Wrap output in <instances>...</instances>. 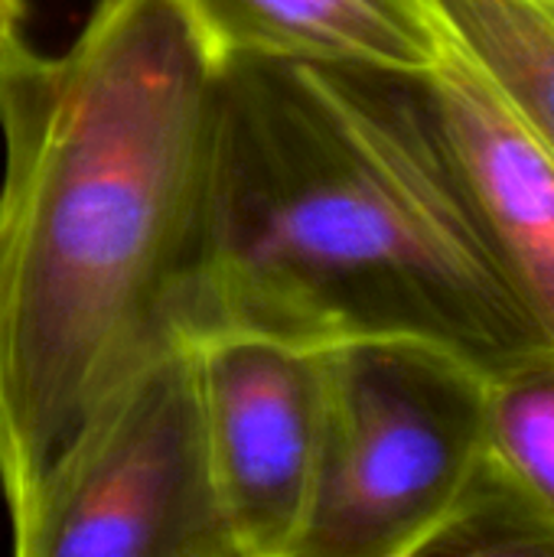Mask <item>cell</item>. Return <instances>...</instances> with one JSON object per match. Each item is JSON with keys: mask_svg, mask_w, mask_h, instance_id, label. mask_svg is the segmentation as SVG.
Masks as SVG:
<instances>
[{"mask_svg": "<svg viewBox=\"0 0 554 557\" xmlns=\"http://www.w3.org/2000/svg\"><path fill=\"white\" fill-rule=\"evenodd\" d=\"M451 39L554 150V0H431Z\"/></svg>", "mask_w": 554, "mask_h": 557, "instance_id": "ba28073f", "label": "cell"}, {"mask_svg": "<svg viewBox=\"0 0 554 557\" xmlns=\"http://www.w3.org/2000/svg\"><path fill=\"white\" fill-rule=\"evenodd\" d=\"M26 49V0H0V72Z\"/></svg>", "mask_w": 554, "mask_h": 557, "instance_id": "8fae6325", "label": "cell"}, {"mask_svg": "<svg viewBox=\"0 0 554 557\" xmlns=\"http://www.w3.org/2000/svg\"><path fill=\"white\" fill-rule=\"evenodd\" d=\"M421 557H554V516L487 447Z\"/></svg>", "mask_w": 554, "mask_h": 557, "instance_id": "9c48e42d", "label": "cell"}, {"mask_svg": "<svg viewBox=\"0 0 554 557\" xmlns=\"http://www.w3.org/2000/svg\"><path fill=\"white\" fill-rule=\"evenodd\" d=\"M487 447L554 516V343L483 369Z\"/></svg>", "mask_w": 554, "mask_h": 557, "instance_id": "30bf717a", "label": "cell"}, {"mask_svg": "<svg viewBox=\"0 0 554 557\" xmlns=\"http://www.w3.org/2000/svg\"><path fill=\"white\" fill-rule=\"evenodd\" d=\"M487 450V375L408 336L327 346V434L297 557H421Z\"/></svg>", "mask_w": 554, "mask_h": 557, "instance_id": "3957f363", "label": "cell"}, {"mask_svg": "<svg viewBox=\"0 0 554 557\" xmlns=\"http://www.w3.org/2000/svg\"><path fill=\"white\" fill-rule=\"evenodd\" d=\"M10 545L20 557H235L189 339L121 388Z\"/></svg>", "mask_w": 554, "mask_h": 557, "instance_id": "277c9868", "label": "cell"}, {"mask_svg": "<svg viewBox=\"0 0 554 557\" xmlns=\"http://www.w3.org/2000/svg\"><path fill=\"white\" fill-rule=\"evenodd\" d=\"M189 343L235 557H297L323 460L327 346L261 333H206Z\"/></svg>", "mask_w": 554, "mask_h": 557, "instance_id": "5b68a950", "label": "cell"}, {"mask_svg": "<svg viewBox=\"0 0 554 557\" xmlns=\"http://www.w3.org/2000/svg\"><path fill=\"white\" fill-rule=\"evenodd\" d=\"M219 69L167 0H95L0 72V499L16 539L101 411L180 343Z\"/></svg>", "mask_w": 554, "mask_h": 557, "instance_id": "6da1fadb", "label": "cell"}, {"mask_svg": "<svg viewBox=\"0 0 554 557\" xmlns=\"http://www.w3.org/2000/svg\"><path fill=\"white\" fill-rule=\"evenodd\" d=\"M424 82L480 228L554 343V150L454 39Z\"/></svg>", "mask_w": 554, "mask_h": 557, "instance_id": "8992f818", "label": "cell"}, {"mask_svg": "<svg viewBox=\"0 0 554 557\" xmlns=\"http://www.w3.org/2000/svg\"><path fill=\"white\" fill-rule=\"evenodd\" d=\"M206 333L408 336L483 369L545 343L480 228L424 75L284 59L219 65L180 300V336Z\"/></svg>", "mask_w": 554, "mask_h": 557, "instance_id": "7a4b0ae2", "label": "cell"}, {"mask_svg": "<svg viewBox=\"0 0 554 557\" xmlns=\"http://www.w3.org/2000/svg\"><path fill=\"white\" fill-rule=\"evenodd\" d=\"M212 65L242 59L431 75L447 29L431 0H167Z\"/></svg>", "mask_w": 554, "mask_h": 557, "instance_id": "52a82bcc", "label": "cell"}]
</instances>
